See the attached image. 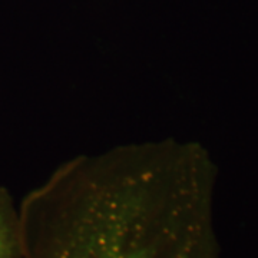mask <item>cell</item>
I'll list each match as a JSON object with an SVG mask.
<instances>
[{"label": "cell", "mask_w": 258, "mask_h": 258, "mask_svg": "<svg viewBox=\"0 0 258 258\" xmlns=\"http://www.w3.org/2000/svg\"><path fill=\"white\" fill-rule=\"evenodd\" d=\"M215 181L198 142L76 155L19 204L25 258H221Z\"/></svg>", "instance_id": "cell-1"}, {"label": "cell", "mask_w": 258, "mask_h": 258, "mask_svg": "<svg viewBox=\"0 0 258 258\" xmlns=\"http://www.w3.org/2000/svg\"><path fill=\"white\" fill-rule=\"evenodd\" d=\"M0 258H25L19 204L0 185Z\"/></svg>", "instance_id": "cell-2"}]
</instances>
